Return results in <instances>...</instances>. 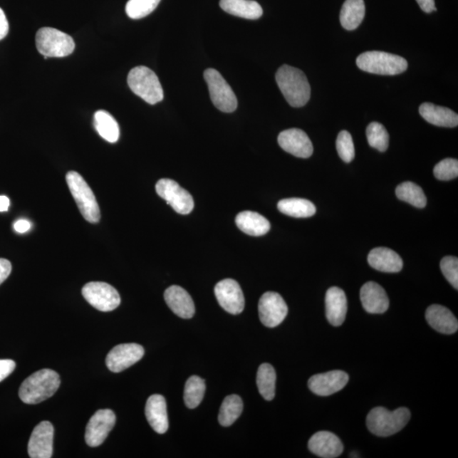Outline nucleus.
Returning a JSON list of instances; mask_svg holds the SVG:
<instances>
[{
  "label": "nucleus",
  "instance_id": "obj_1",
  "mask_svg": "<svg viewBox=\"0 0 458 458\" xmlns=\"http://www.w3.org/2000/svg\"><path fill=\"white\" fill-rule=\"evenodd\" d=\"M279 90L292 108H302L310 100L311 86L302 71L283 65L276 73Z\"/></svg>",
  "mask_w": 458,
  "mask_h": 458
},
{
  "label": "nucleus",
  "instance_id": "obj_2",
  "mask_svg": "<svg viewBox=\"0 0 458 458\" xmlns=\"http://www.w3.org/2000/svg\"><path fill=\"white\" fill-rule=\"evenodd\" d=\"M61 385L59 375L51 369H42L24 381L19 397L26 404H38L54 395Z\"/></svg>",
  "mask_w": 458,
  "mask_h": 458
},
{
  "label": "nucleus",
  "instance_id": "obj_3",
  "mask_svg": "<svg viewBox=\"0 0 458 458\" xmlns=\"http://www.w3.org/2000/svg\"><path fill=\"white\" fill-rule=\"evenodd\" d=\"M410 419L411 412L406 407L391 412L383 407H378L368 413L366 424L372 434L388 437L403 430Z\"/></svg>",
  "mask_w": 458,
  "mask_h": 458
},
{
  "label": "nucleus",
  "instance_id": "obj_4",
  "mask_svg": "<svg viewBox=\"0 0 458 458\" xmlns=\"http://www.w3.org/2000/svg\"><path fill=\"white\" fill-rule=\"evenodd\" d=\"M70 192L78 204L80 212L91 224H97L100 220L99 204L91 188L77 172H69L66 177Z\"/></svg>",
  "mask_w": 458,
  "mask_h": 458
},
{
  "label": "nucleus",
  "instance_id": "obj_5",
  "mask_svg": "<svg viewBox=\"0 0 458 458\" xmlns=\"http://www.w3.org/2000/svg\"><path fill=\"white\" fill-rule=\"evenodd\" d=\"M127 83L136 95L150 105L157 104L163 100V90L157 74L146 66L132 69L127 76Z\"/></svg>",
  "mask_w": 458,
  "mask_h": 458
},
{
  "label": "nucleus",
  "instance_id": "obj_6",
  "mask_svg": "<svg viewBox=\"0 0 458 458\" xmlns=\"http://www.w3.org/2000/svg\"><path fill=\"white\" fill-rule=\"evenodd\" d=\"M358 68L368 73L393 76L403 73L408 68L403 57L382 51H368L357 59Z\"/></svg>",
  "mask_w": 458,
  "mask_h": 458
},
{
  "label": "nucleus",
  "instance_id": "obj_7",
  "mask_svg": "<svg viewBox=\"0 0 458 458\" xmlns=\"http://www.w3.org/2000/svg\"><path fill=\"white\" fill-rule=\"evenodd\" d=\"M36 47L44 59L50 57H66L75 50V43L72 37L60 30L52 28H43L36 34Z\"/></svg>",
  "mask_w": 458,
  "mask_h": 458
},
{
  "label": "nucleus",
  "instance_id": "obj_8",
  "mask_svg": "<svg viewBox=\"0 0 458 458\" xmlns=\"http://www.w3.org/2000/svg\"><path fill=\"white\" fill-rule=\"evenodd\" d=\"M204 78L213 105L222 113H234L238 108L237 98L224 77L217 70L210 68L204 71Z\"/></svg>",
  "mask_w": 458,
  "mask_h": 458
},
{
  "label": "nucleus",
  "instance_id": "obj_9",
  "mask_svg": "<svg viewBox=\"0 0 458 458\" xmlns=\"http://www.w3.org/2000/svg\"><path fill=\"white\" fill-rule=\"evenodd\" d=\"M83 296L88 303L100 312H111L121 304V297L109 283L90 282L82 290Z\"/></svg>",
  "mask_w": 458,
  "mask_h": 458
},
{
  "label": "nucleus",
  "instance_id": "obj_10",
  "mask_svg": "<svg viewBox=\"0 0 458 458\" xmlns=\"http://www.w3.org/2000/svg\"><path fill=\"white\" fill-rule=\"evenodd\" d=\"M155 190L160 197L165 199L176 212L182 215L189 214L193 211V197L188 191L172 179H163L157 182Z\"/></svg>",
  "mask_w": 458,
  "mask_h": 458
},
{
  "label": "nucleus",
  "instance_id": "obj_11",
  "mask_svg": "<svg viewBox=\"0 0 458 458\" xmlns=\"http://www.w3.org/2000/svg\"><path fill=\"white\" fill-rule=\"evenodd\" d=\"M259 317L264 326L275 328L282 323L288 314V306L283 297L276 292H266L261 297Z\"/></svg>",
  "mask_w": 458,
  "mask_h": 458
},
{
  "label": "nucleus",
  "instance_id": "obj_12",
  "mask_svg": "<svg viewBox=\"0 0 458 458\" xmlns=\"http://www.w3.org/2000/svg\"><path fill=\"white\" fill-rule=\"evenodd\" d=\"M115 424V415L110 409L97 411L87 425L85 442L88 446L97 447L103 443Z\"/></svg>",
  "mask_w": 458,
  "mask_h": 458
},
{
  "label": "nucleus",
  "instance_id": "obj_13",
  "mask_svg": "<svg viewBox=\"0 0 458 458\" xmlns=\"http://www.w3.org/2000/svg\"><path fill=\"white\" fill-rule=\"evenodd\" d=\"M143 346L135 343L115 346L106 357V366L111 372L120 373L140 361L144 357Z\"/></svg>",
  "mask_w": 458,
  "mask_h": 458
},
{
  "label": "nucleus",
  "instance_id": "obj_14",
  "mask_svg": "<svg viewBox=\"0 0 458 458\" xmlns=\"http://www.w3.org/2000/svg\"><path fill=\"white\" fill-rule=\"evenodd\" d=\"M215 296L219 305L226 312L236 315L244 308V293L238 282L234 279L222 280L215 286Z\"/></svg>",
  "mask_w": 458,
  "mask_h": 458
},
{
  "label": "nucleus",
  "instance_id": "obj_15",
  "mask_svg": "<svg viewBox=\"0 0 458 458\" xmlns=\"http://www.w3.org/2000/svg\"><path fill=\"white\" fill-rule=\"evenodd\" d=\"M54 432V427L48 421H43L35 427L28 442L31 458L52 457Z\"/></svg>",
  "mask_w": 458,
  "mask_h": 458
},
{
  "label": "nucleus",
  "instance_id": "obj_16",
  "mask_svg": "<svg viewBox=\"0 0 458 458\" xmlns=\"http://www.w3.org/2000/svg\"><path fill=\"white\" fill-rule=\"evenodd\" d=\"M349 376L348 373L340 370H333L310 378L309 389L320 397H328L344 388L348 385Z\"/></svg>",
  "mask_w": 458,
  "mask_h": 458
},
{
  "label": "nucleus",
  "instance_id": "obj_17",
  "mask_svg": "<svg viewBox=\"0 0 458 458\" xmlns=\"http://www.w3.org/2000/svg\"><path fill=\"white\" fill-rule=\"evenodd\" d=\"M278 142L283 150L296 157L309 158L313 153L312 141L301 129L291 128L280 132Z\"/></svg>",
  "mask_w": 458,
  "mask_h": 458
},
{
  "label": "nucleus",
  "instance_id": "obj_18",
  "mask_svg": "<svg viewBox=\"0 0 458 458\" xmlns=\"http://www.w3.org/2000/svg\"><path fill=\"white\" fill-rule=\"evenodd\" d=\"M308 447L313 454L322 458H335L344 451L340 438L328 431H319L314 434L309 439Z\"/></svg>",
  "mask_w": 458,
  "mask_h": 458
},
{
  "label": "nucleus",
  "instance_id": "obj_19",
  "mask_svg": "<svg viewBox=\"0 0 458 458\" xmlns=\"http://www.w3.org/2000/svg\"><path fill=\"white\" fill-rule=\"evenodd\" d=\"M363 308L366 312L372 314H381L389 308V298L383 287L375 282H368L360 291Z\"/></svg>",
  "mask_w": 458,
  "mask_h": 458
},
{
  "label": "nucleus",
  "instance_id": "obj_20",
  "mask_svg": "<svg viewBox=\"0 0 458 458\" xmlns=\"http://www.w3.org/2000/svg\"><path fill=\"white\" fill-rule=\"evenodd\" d=\"M326 317L333 326H340L348 313V299L344 291L338 287L328 288L326 296Z\"/></svg>",
  "mask_w": 458,
  "mask_h": 458
},
{
  "label": "nucleus",
  "instance_id": "obj_21",
  "mask_svg": "<svg viewBox=\"0 0 458 458\" xmlns=\"http://www.w3.org/2000/svg\"><path fill=\"white\" fill-rule=\"evenodd\" d=\"M164 298L169 308L179 317L189 319L194 315V301L184 288L177 286L169 287L164 293Z\"/></svg>",
  "mask_w": 458,
  "mask_h": 458
},
{
  "label": "nucleus",
  "instance_id": "obj_22",
  "mask_svg": "<svg viewBox=\"0 0 458 458\" xmlns=\"http://www.w3.org/2000/svg\"><path fill=\"white\" fill-rule=\"evenodd\" d=\"M145 416L151 428L158 434L166 433L168 427V416L165 398L161 395L150 397L145 406Z\"/></svg>",
  "mask_w": 458,
  "mask_h": 458
},
{
  "label": "nucleus",
  "instance_id": "obj_23",
  "mask_svg": "<svg viewBox=\"0 0 458 458\" xmlns=\"http://www.w3.org/2000/svg\"><path fill=\"white\" fill-rule=\"evenodd\" d=\"M425 318L434 330L444 335H452L458 330L457 318L443 306L435 304L429 306L426 310Z\"/></svg>",
  "mask_w": 458,
  "mask_h": 458
},
{
  "label": "nucleus",
  "instance_id": "obj_24",
  "mask_svg": "<svg viewBox=\"0 0 458 458\" xmlns=\"http://www.w3.org/2000/svg\"><path fill=\"white\" fill-rule=\"evenodd\" d=\"M368 261L373 269L384 273H399L403 268V261L397 252L389 248L373 249L369 253Z\"/></svg>",
  "mask_w": 458,
  "mask_h": 458
},
{
  "label": "nucleus",
  "instance_id": "obj_25",
  "mask_svg": "<svg viewBox=\"0 0 458 458\" xmlns=\"http://www.w3.org/2000/svg\"><path fill=\"white\" fill-rule=\"evenodd\" d=\"M421 117L434 126L443 127H456L458 125V115L451 109L432 103H424L420 105Z\"/></svg>",
  "mask_w": 458,
  "mask_h": 458
},
{
  "label": "nucleus",
  "instance_id": "obj_26",
  "mask_svg": "<svg viewBox=\"0 0 458 458\" xmlns=\"http://www.w3.org/2000/svg\"><path fill=\"white\" fill-rule=\"evenodd\" d=\"M235 222L242 232L251 236H261L269 233L271 228L270 222L266 217L251 211L239 213Z\"/></svg>",
  "mask_w": 458,
  "mask_h": 458
},
{
  "label": "nucleus",
  "instance_id": "obj_27",
  "mask_svg": "<svg viewBox=\"0 0 458 458\" xmlns=\"http://www.w3.org/2000/svg\"><path fill=\"white\" fill-rule=\"evenodd\" d=\"M220 7L230 15L248 20L259 19L264 14L261 6L254 0H221Z\"/></svg>",
  "mask_w": 458,
  "mask_h": 458
},
{
  "label": "nucleus",
  "instance_id": "obj_28",
  "mask_svg": "<svg viewBox=\"0 0 458 458\" xmlns=\"http://www.w3.org/2000/svg\"><path fill=\"white\" fill-rule=\"evenodd\" d=\"M365 12L364 0H345L340 16L342 26L348 31L357 29L362 24Z\"/></svg>",
  "mask_w": 458,
  "mask_h": 458
},
{
  "label": "nucleus",
  "instance_id": "obj_29",
  "mask_svg": "<svg viewBox=\"0 0 458 458\" xmlns=\"http://www.w3.org/2000/svg\"><path fill=\"white\" fill-rule=\"evenodd\" d=\"M93 125L99 135L109 143H117L120 137V128L115 119L108 111L98 110L93 118Z\"/></svg>",
  "mask_w": 458,
  "mask_h": 458
},
{
  "label": "nucleus",
  "instance_id": "obj_30",
  "mask_svg": "<svg viewBox=\"0 0 458 458\" xmlns=\"http://www.w3.org/2000/svg\"><path fill=\"white\" fill-rule=\"evenodd\" d=\"M278 209L283 214L297 219L313 217L317 212L313 202L300 198L282 199L278 203Z\"/></svg>",
  "mask_w": 458,
  "mask_h": 458
},
{
  "label": "nucleus",
  "instance_id": "obj_31",
  "mask_svg": "<svg viewBox=\"0 0 458 458\" xmlns=\"http://www.w3.org/2000/svg\"><path fill=\"white\" fill-rule=\"evenodd\" d=\"M276 372L272 365L264 363L258 368L256 384L262 397L266 401H272L275 397Z\"/></svg>",
  "mask_w": 458,
  "mask_h": 458
},
{
  "label": "nucleus",
  "instance_id": "obj_32",
  "mask_svg": "<svg viewBox=\"0 0 458 458\" xmlns=\"http://www.w3.org/2000/svg\"><path fill=\"white\" fill-rule=\"evenodd\" d=\"M243 412V402L237 395H231L222 402L219 420L222 426L232 425Z\"/></svg>",
  "mask_w": 458,
  "mask_h": 458
},
{
  "label": "nucleus",
  "instance_id": "obj_33",
  "mask_svg": "<svg viewBox=\"0 0 458 458\" xmlns=\"http://www.w3.org/2000/svg\"><path fill=\"white\" fill-rule=\"evenodd\" d=\"M395 194L401 201L411 204L417 208H424L426 206L427 199L424 190L412 182H405L397 186Z\"/></svg>",
  "mask_w": 458,
  "mask_h": 458
},
{
  "label": "nucleus",
  "instance_id": "obj_34",
  "mask_svg": "<svg viewBox=\"0 0 458 458\" xmlns=\"http://www.w3.org/2000/svg\"><path fill=\"white\" fill-rule=\"evenodd\" d=\"M206 392V383L198 376H191L186 382L184 388V402L189 408L197 407L202 402Z\"/></svg>",
  "mask_w": 458,
  "mask_h": 458
},
{
  "label": "nucleus",
  "instance_id": "obj_35",
  "mask_svg": "<svg viewBox=\"0 0 458 458\" xmlns=\"http://www.w3.org/2000/svg\"><path fill=\"white\" fill-rule=\"evenodd\" d=\"M369 145L380 152H385L389 147V133L381 123L373 122L369 124L366 131Z\"/></svg>",
  "mask_w": 458,
  "mask_h": 458
},
{
  "label": "nucleus",
  "instance_id": "obj_36",
  "mask_svg": "<svg viewBox=\"0 0 458 458\" xmlns=\"http://www.w3.org/2000/svg\"><path fill=\"white\" fill-rule=\"evenodd\" d=\"M161 0H128L126 6L127 15L131 19H141L149 16L158 6Z\"/></svg>",
  "mask_w": 458,
  "mask_h": 458
},
{
  "label": "nucleus",
  "instance_id": "obj_37",
  "mask_svg": "<svg viewBox=\"0 0 458 458\" xmlns=\"http://www.w3.org/2000/svg\"><path fill=\"white\" fill-rule=\"evenodd\" d=\"M336 149L339 157L346 163L353 161L355 147L353 137L348 131H341L337 137Z\"/></svg>",
  "mask_w": 458,
  "mask_h": 458
},
{
  "label": "nucleus",
  "instance_id": "obj_38",
  "mask_svg": "<svg viewBox=\"0 0 458 458\" xmlns=\"http://www.w3.org/2000/svg\"><path fill=\"white\" fill-rule=\"evenodd\" d=\"M434 175L437 179L448 181L458 177V162L456 159L447 158L439 162L434 168Z\"/></svg>",
  "mask_w": 458,
  "mask_h": 458
},
{
  "label": "nucleus",
  "instance_id": "obj_39",
  "mask_svg": "<svg viewBox=\"0 0 458 458\" xmlns=\"http://www.w3.org/2000/svg\"><path fill=\"white\" fill-rule=\"evenodd\" d=\"M440 269L447 281L458 288V259L455 256H444L440 261Z\"/></svg>",
  "mask_w": 458,
  "mask_h": 458
},
{
  "label": "nucleus",
  "instance_id": "obj_40",
  "mask_svg": "<svg viewBox=\"0 0 458 458\" xmlns=\"http://www.w3.org/2000/svg\"><path fill=\"white\" fill-rule=\"evenodd\" d=\"M16 364L13 360L0 359V382L6 380L15 370Z\"/></svg>",
  "mask_w": 458,
  "mask_h": 458
},
{
  "label": "nucleus",
  "instance_id": "obj_41",
  "mask_svg": "<svg viewBox=\"0 0 458 458\" xmlns=\"http://www.w3.org/2000/svg\"><path fill=\"white\" fill-rule=\"evenodd\" d=\"M12 270V266L10 261L0 258V284L6 281L10 276Z\"/></svg>",
  "mask_w": 458,
  "mask_h": 458
},
{
  "label": "nucleus",
  "instance_id": "obj_42",
  "mask_svg": "<svg viewBox=\"0 0 458 458\" xmlns=\"http://www.w3.org/2000/svg\"><path fill=\"white\" fill-rule=\"evenodd\" d=\"M9 33V22L4 11L0 8V40L7 36Z\"/></svg>",
  "mask_w": 458,
  "mask_h": 458
},
{
  "label": "nucleus",
  "instance_id": "obj_43",
  "mask_svg": "<svg viewBox=\"0 0 458 458\" xmlns=\"http://www.w3.org/2000/svg\"><path fill=\"white\" fill-rule=\"evenodd\" d=\"M416 1L419 4L421 10L426 13L437 11V8H435L434 6V0H416Z\"/></svg>",
  "mask_w": 458,
  "mask_h": 458
},
{
  "label": "nucleus",
  "instance_id": "obj_44",
  "mask_svg": "<svg viewBox=\"0 0 458 458\" xmlns=\"http://www.w3.org/2000/svg\"><path fill=\"white\" fill-rule=\"evenodd\" d=\"M31 227H32V224H30V222L25 219H20L15 222L14 229L17 233L24 234L28 232Z\"/></svg>",
  "mask_w": 458,
  "mask_h": 458
},
{
  "label": "nucleus",
  "instance_id": "obj_45",
  "mask_svg": "<svg viewBox=\"0 0 458 458\" xmlns=\"http://www.w3.org/2000/svg\"><path fill=\"white\" fill-rule=\"evenodd\" d=\"M10 204V199L6 195H0V212H7Z\"/></svg>",
  "mask_w": 458,
  "mask_h": 458
}]
</instances>
